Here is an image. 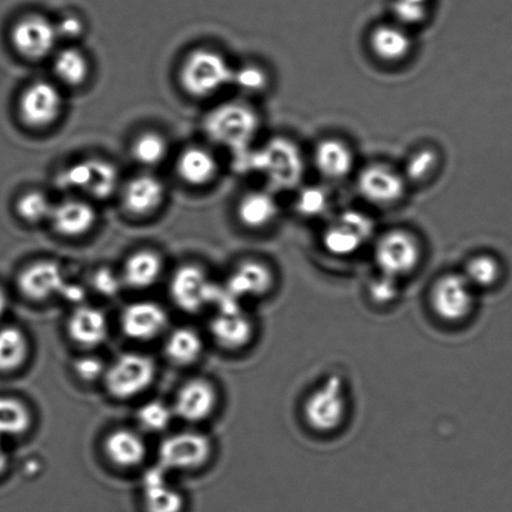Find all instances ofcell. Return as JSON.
<instances>
[{"label":"cell","instance_id":"obj_13","mask_svg":"<svg viewBox=\"0 0 512 512\" xmlns=\"http://www.w3.org/2000/svg\"><path fill=\"white\" fill-rule=\"evenodd\" d=\"M215 285L204 269L198 265H183L175 271L169 291L174 304L185 313H198L205 305L213 303Z\"/></svg>","mask_w":512,"mask_h":512},{"label":"cell","instance_id":"obj_8","mask_svg":"<svg viewBox=\"0 0 512 512\" xmlns=\"http://www.w3.org/2000/svg\"><path fill=\"white\" fill-rule=\"evenodd\" d=\"M374 223L358 210H346L331 220L321 233V247L335 258H350L373 238Z\"/></svg>","mask_w":512,"mask_h":512},{"label":"cell","instance_id":"obj_7","mask_svg":"<svg viewBox=\"0 0 512 512\" xmlns=\"http://www.w3.org/2000/svg\"><path fill=\"white\" fill-rule=\"evenodd\" d=\"M410 185L403 172L388 163L366 165L356 177V190L364 202L379 209L394 208L408 195Z\"/></svg>","mask_w":512,"mask_h":512},{"label":"cell","instance_id":"obj_14","mask_svg":"<svg viewBox=\"0 0 512 512\" xmlns=\"http://www.w3.org/2000/svg\"><path fill=\"white\" fill-rule=\"evenodd\" d=\"M12 45L19 55L29 60L49 57L57 45L59 34L57 25L42 15H28L15 23Z\"/></svg>","mask_w":512,"mask_h":512},{"label":"cell","instance_id":"obj_6","mask_svg":"<svg viewBox=\"0 0 512 512\" xmlns=\"http://www.w3.org/2000/svg\"><path fill=\"white\" fill-rule=\"evenodd\" d=\"M478 294L461 271L446 273L439 276L431 286V310L445 324H464L475 314Z\"/></svg>","mask_w":512,"mask_h":512},{"label":"cell","instance_id":"obj_32","mask_svg":"<svg viewBox=\"0 0 512 512\" xmlns=\"http://www.w3.org/2000/svg\"><path fill=\"white\" fill-rule=\"evenodd\" d=\"M29 356L27 335L15 326L0 329V371L13 373L22 368Z\"/></svg>","mask_w":512,"mask_h":512},{"label":"cell","instance_id":"obj_21","mask_svg":"<svg viewBox=\"0 0 512 512\" xmlns=\"http://www.w3.org/2000/svg\"><path fill=\"white\" fill-rule=\"evenodd\" d=\"M210 334L220 348L239 351L252 344L255 324L244 309L218 311L210 323Z\"/></svg>","mask_w":512,"mask_h":512},{"label":"cell","instance_id":"obj_28","mask_svg":"<svg viewBox=\"0 0 512 512\" xmlns=\"http://www.w3.org/2000/svg\"><path fill=\"white\" fill-rule=\"evenodd\" d=\"M218 160L208 149L192 147L179 155L177 172L183 182L193 187H203L217 177Z\"/></svg>","mask_w":512,"mask_h":512},{"label":"cell","instance_id":"obj_20","mask_svg":"<svg viewBox=\"0 0 512 512\" xmlns=\"http://www.w3.org/2000/svg\"><path fill=\"white\" fill-rule=\"evenodd\" d=\"M67 281L62 268L52 260H39L30 264L19 274V290L25 298L44 301L62 293Z\"/></svg>","mask_w":512,"mask_h":512},{"label":"cell","instance_id":"obj_42","mask_svg":"<svg viewBox=\"0 0 512 512\" xmlns=\"http://www.w3.org/2000/svg\"><path fill=\"white\" fill-rule=\"evenodd\" d=\"M93 285L98 290V293L114 296L119 293L122 280L112 270L99 269L93 276Z\"/></svg>","mask_w":512,"mask_h":512},{"label":"cell","instance_id":"obj_24","mask_svg":"<svg viewBox=\"0 0 512 512\" xmlns=\"http://www.w3.org/2000/svg\"><path fill=\"white\" fill-rule=\"evenodd\" d=\"M50 220L63 237L80 238L94 228L97 212L83 200L69 199L54 205Z\"/></svg>","mask_w":512,"mask_h":512},{"label":"cell","instance_id":"obj_27","mask_svg":"<svg viewBox=\"0 0 512 512\" xmlns=\"http://www.w3.org/2000/svg\"><path fill=\"white\" fill-rule=\"evenodd\" d=\"M167 470L162 466L149 470L143 478V498L148 512H182L184 499L168 484Z\"/></svg>","mask_w":512,"mask_h":512},{"label":"cell","instance_id":"obj_44","mask_svg":"<svg viewBox=\"0 0 512 512\" xmlns=\"http://www.w3.org/2000/svg\"><path fill=\"white\" fill-rule=\"evenodd\" d=\"M57 25V30L59 37L74 39L78 38L79 35H82L84 32V24L82 20L78 17H74V15H69V17H65L60 20Z\"/></svg>","mask_w":512,"mask_h":512},{"label":"cell","instance_id":"obj_9","mask_svg":"<svg viewBox=\"0 0 512 512\" xmlns=\"http://www.w3.org/2000/svg\"><path fill=\"white\" fill-rule=\"evenodd\" d=\"M57 183L60 188L74 190L90 198L104 200L117 192L119 172L104 159H85L73 163L59 174Z\"/></svg>","mask_w":512,"mask_h":512},{"label":"cell","instance_id":"obj_16","mask_svg":"<svg viewBox=\"0 0 512 512\" xmlns=\"http://www.w3.org/2000/svg\"><path fill=\"white\" fill-rule=\"evenodd\" d=\"M311 159L316 173L330 182H340L350 177L356 163L354 149L339 137L320 139L315 144Z\"/></svg>","mask_w":512,"mask_h":512},{"label":"cell","instance_id":"obj_19","mask_svg":"<svg viewBox=\"0 0 512 512\" xmlns=\"http://www.w3.org/2000/svg\"><path fill=\"white\" fill-rule=\"evenodd\" d=\"M218 404L214 385L205 379H192L179 389L174 414L187 423H202L210 418Z\"/></svg>","mask_w":512,"mask_h":512},{"label":"cell","instance_id":"obj_22","mask_svg":"<svg viewBox=\"0 0 512 512\" xmlns=\"http://www.w3.org/2000/svg\"><path fill=\"white\" fill-rule=\"evenodd\" d=\"M67 330L73 343L82 348H97L108 338V319L98 308L79 306L69 316Z\"/></svg>","mask_w":512,"mask_h":512},{"label":"cell","instance_id":"obj_33","mask_svg":"<svg viewBox=\"0 0 512 512\" xmlns=\"http://www.w3.org/2000/svg\"><path fill=\"white\" fill-rule=\"evenodd\" d=\"M53 68L59 82L72 88L87 82L90 73L88 58L77 48H67L59 52L54 59Z\"/></svg>","mask_w":512,"mask_h":512},{"label":"cell","instance_id":"obj_46","mask_svg":"<svg viewBox=\"0 0 512 512\" xmlns=\"http://www.w3.org/2000/svg\"><path fill=\"white\" fill-rule=\"evenodd\" d=\"M8 309V296L5 294L4 289L0 288V318Z\"/></svg>","mask_w":512,"mask_h":512},{"label":"cell","instance_id":"obj_45","mask_svg":"<svg viewBox=\"0 0 512 512\" xmlns=\"http://www.w3.org/2000/svg\"><path fill=\"white\" fill-rule=\"evenodd\" d=\"M3 440V438H0V474L3 473L8 465V454L4 449Z\"/></svg>","mask_w":512,"mask_h":512},{"label":"cell","instance_id":"obj_39","mask_svg":"<svg viewBox=\"0 0 512 512\" xmlns=\"http://www.w3.org/2000/svg\"><path fill=\"white\" fill-rule=\"evenodd\" d=\"M328 192L321 187H308L299 190L296 197V212L305 218H319L328 212L330 207Z\"/></svg>","mask_w":512,"mask_h":512},{"label":"cell","instance_id":"obj_35","mask_svg":"<svg viewBox=\"0 0 512 512\" xmlns=\"http://www.w3.org/2000/svg\"><path fill=\"white\" fill-rule=\"evenodd\" d=\"M32 425L28 406L13 398H0V438H12L27 433Z\"/></svg>","mask_w":512,"mask_h":512},{"label":"cell","instance_id":"obj_40","mask_svg":"<svg viewBox=\"0 0 512 512\" xmlns=\"http://www.w3.org/2000/svg\"><path fill=\"white\" fill-rule=\"evenodd\" d=\"M232 83L243 93L260 94L269 88L270 75L260 65L247 64L234 69Z\"/></svg>","mask_w":512,"mask_h":512},{"label":"cell","instance_id":"obj_17","mask_svg":"<svg viewBox=\"0 0 512 512\" xmlns=\"http://www.w3.org/2000/svg\"><path fill=\"white\" fill-rule=\"evenodd\" d=\"M368 47L375 59L384 64H401L413 54L414 39L399 23L376 25L368 37Z\"/></svg>","mask_w":512,"mask_h":512},{"label":"cell","instance_id":"obj_31","mask_svg":"<svg viewBox=\"0 0 512 512\" xmlns=\"http://www.w3.org/2000/svg\"><path fill=\"white\" fill-rule=\"evenodd\" d=\"M461 273L480 293V291L493 289L498 285L501 275H503V268H501V263L496 256L489 253H480L471 256L466 261Z\"/></svg>","mask_w":512,"mask_h":512},{"label":"cell","instance_id":"obj_30","mask_svg":"<svg viewBox=\"0 0 512 512\" xmlns=\"http://www.w3.org/2000/svg\"><path fill=\"white\" fill-rule=\"evenodd\" d=\"M204 343L202 336L190 328H178L169 334L164 351L167 358L177 365L195 363L202 355Z\"/></svg>","mask_w":512,"mask_h":512},{"label":"cell","instance_id":"obj_4","mask_svg":"<svg viewBox=\"0 0 512 512\" xmlns=\"http://www.w3.org/2000/svg\"><path fill=\"white\" fill-rule=\"evenodd\" d=\"M260 128L259 114L248 104L232 102L219 105L207 115L204 129L214 143L233 150H244Z\"/></svg>","mask_w":512,"mask_h":512},{"label":"cell","instance_id":"obj_38","mask_svg":"<svg viewBox=\"0 0 512 512\" xmlns=\"http://www.w3.org/2000/svg\"><path fill=\"white\" fill-rule=\"evenodd\" d=\"M174 410L160 400L148 401L137 411V420L143 429L159 433L172 424Z\"/></svg>","mask_w":512,"mask_h":512},{"label":"cell","instance_id":"obj_18","mask_svg":"<svg viewBox=\"0 0 512 512\" xmlns=\"http://www.w3.org/2000/svg\"><path fill=\"white\" fill-rule=\"evenodd\" d=\"M168 314L154 301L129 304L120 316V326L129 339L149 341L157 338L168 326Z\"/></svg>","mask_w":512,"mask_h":512},{"label":"cell","instance_id":"obj_41","mask_svg":"<svg viewBox=\"0 0 512 512\" xmlns=\"http://www.w3.org/2000/svg\"><path fill=\"white\" fill-rule=\"evenodd\" d=\"M403 281L390 278L388 275L375 276L369 283L368 294L371 301L379 306H389L398 301Z\"/></svg>","mask_w":512,"mask_h":512},{"label":"cell","instance_id":"obj_1","mask_svg":"<svg viewBox=\"0 0 512 512\" xmlns=\"http://www.w3.org/2000/svg\"><path fill=\"white\" fill-rule=\"evenodd\" d=\"M255 172L263 175L271 192L298 188L305 175L303 152L293 139L274 137L250 158Z\"/></svg>","mask_w":512,"mask_h":512},{"label":"cell","instance_id":"obj_2","mask_svg":"<svg viewBox=\"0 0 512 512\" xmlns=\"http://www.w3.org/2000/svg\"><path fill=\"white\" fill-rule=\"evenodd\" d=\"M306 426L316 434L331 435L344 428L350 414L348 385L339 375H330L306 396L303 404Z\"/></svg>","mask_w":512,"mask_h":512},{"label":"cell","instance_id":"obj_23","mask_svg":"<svg viewBox=\"0 0 512 512\" xmlns=\"http://www.w3.org/2000/svg\"><path fill=\"white\" fill-rule=\"evenodd\" d=\"M165 188L162 180L154 175L143 174L133 178L125 185L123 204L135 217H147L157 212L163 204Z\"/></svg>","mask_w":512,"mask_h":512},{"label":"cell","instance_id":"obj_15","mask_svg":"<svg viewBox=\"0 0 512 512\" xmlns=\"http://www.w3.org/2000/svg\"><path fill=\"white\" fill-rule=\"evenodd\" d=\"M276 275L264 261L249 259L240 263L230 274L225 288L238 300L260 299L274 290Z\"/></svg>","mask_w":512,"mask_h":512},{"label":"cell","instance_id":"obj_29","mask_svg":"<svg viewBox=\"0 0 512 512\" xmlns=\"http://www.w3.org/2000/svg\"><path fill=\"white\" fill-rule=\"evenodd\" d=\"M163 273V260L153 250H139L124 264L123 281L134 289H147L157 283Z\"/></svg>","mask_w":512,"mask_h":512},{"label":"cell","instance_id":"obj_26","mask_svg":"<svg viewBox=\"0 0 512 512\" xmlns=\"http://www.w3.org/2000/svg\"><path fill=\"white\" fill-rule=\"evenodd\" d=\"M104 453L120 469H133L142 465L147 456V445L142 436L129 429L112 431L104 440Z\"/></svg>","mask_w":512,"mask_h":512},{"label":"cell","instance_id":"obj_3","mask_svg":"<svg viewBox=\"0 0 512 512\" xmlns=\"http://www.w3.org/2000/svg\"><path fill=\"white\" fill-rule=\"evenodd\" d=\"M424 244L406 228L386 230L375 239L373 256L380 274L404 281L418 271L424 260Z\"/></svg>","mask_w":512,"mask_h":512},{"label":"cell","instance_id":"obj_10","mask_svg":"<svg viewBox=\"0 0 512 512\" xmlns=\"http://www.w3.org/2000/svg\"><path fill=\"white\" fill-rule=\"evenodd\" d=\"M155 371L154 361L149 356L125 353L105 370V388L119 400L135 398L153 384Z\"/></svg>","mask_w":512,"mask_h":512},{"label":"cell","instance_id":"obj_11","mask_svg":"<svg viewBox=\"0 0 512 512\" xmlns=\"http://www.w3.org/2000/svg\"><path fill=\"white\" fill-rule=\"evenodd\" d=\"M212 441L207 435L184 431L170 435L159 446L160 466L170 471H195L212 456Z\"/></svg>","mask_w":512,"mask_h":512},{"label":"cell","instance_id":"obj_37","mask_svg":"<svg viewBox=\"0 0 512 512\" xmlns=\"http://www.w3.org/2000/svg\"><path fill=\"white\" fill-rule=\"evenodd\" d=\"M54 205L49 198L38 190L22 195L17 202V213L20 219L30 224L42 223L52 215Z\"/></svg>","mask_w":512,"mask_h":512},{"label":"cell","instance_id":"obj_43","mask_svg":"<svg viewBox=\"0 0 512 512\" xmlns=\"http://www.w3.org/2000/svg\"><path fill=\"white\" fill-rule=\"evenodd\" d=\"M75 374L83 381H94L105 374L104 365L97 358H82L74 364Z\"/></svg>","mask_w":512,"mask_h":512},{"label":"cell","instance_id":"obj_5","mask_svg":"<svg viewBox=\"0 0 512 512\" xmlns=\"http://www.w3.org/2000/svg\"><path fill=\"white\" fill-rule=\"evenodd\" d=\"M234 69L227 58L212 49H195L184 59L179 80L184 92L207 98L232 83Z\"/></svg>","mask_w":512,"mask_h":512},{"label":"cell","instance_id":"obj_47","mask_svg":"<svg viewBox=\"0 0 512 512\" xmlns=\"http://www.w3.org/2000/svg\"><path fill=\"white\" fill-rule=\"evenodd\" d=\"M403 2L420 5V7H425L426 0H403Z\"/></svg>","mask_w":512,"mask_h":512},{"label":"cell","instance_id":"obj_36","mask_svg":"<svg viewBox=\"0 0 512 512\" xmlns=\"http://www.w3.org/2000/svg\"><path fill=\"white\" fill-rule=\"evenodd\" d=\"M133 157L138 163L154 167L168 154V143L158 133H144L133 144Z\"/></svg>","mask_w":512,"mask_h":512},{"label":"cell","instance_id":"obj_25","mask_svg":"<svg viewBox=\"0 0 512 512\" xmlns=\"http://www.w3.org/2000/svg\"><path fill=\"white\" fill-rule=\"evenodd\" d=\"M239 222L245 228L260 232L276 222L280 214L278 200L271 190H254L244 195L237 209Z\"/></svg>","mask_w":512,"mask_h":512},{"label":"cell","instance_id":"obj_12","mask_svg":"<svg viewBox=\"0 0 512 512\" xmlns=\"http://www.w3.org/2000/svg\"><path fill=\"white\" fill-rule=\"evenodd\" d=\"M63 95L54 84L35 82L24 89L19 99V115L23 123L34 129L53 125L63 112Z\"/></svg>","mask_w":512,"mask_h":512},{"label":"cell","instance_id":"obj_34","mask_svg":"<svg viewBox=\"0 0 512 512\" xmlns=\"http://www.w3.org/2000/svg\"><path fill=\"white\" fill-rule=\"evenodd\" d=\"M440 164L441 157L438 150L433 147H423L410 154L401 172L409 185H424L438 174Z\"/></svg>","mask_w":512,"mask_h":512}]
</instances>
